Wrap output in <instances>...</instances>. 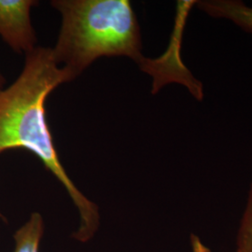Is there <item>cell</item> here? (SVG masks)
Returning a JSON list of instances; mask_svg holds the SVG:
<instances>
[{
    "label": "cell",
    "instance_id": "cell-1",
    "mask_svg": "<svg viewBox=\"0 0 252 252\" xmlns=\"http://www.w3.org/2000/svg\"><path fill=\"white\" fill-rule=\"evenodd\" d=\"M24 68L16 81L0 91V154L26 149L40 159L66 189L80 214L73 238L85 243L97 232V206L84 196L60 162L45 117V101L60 84L74 80L54 60L51 48L36 47L26 54Z\"/></svg>",
    "mask_w": 252,
    "mask_h": 252
},
{
    "label": "cell",
    "instance_id": "cell-2",
    "mask_svg": "<svg viewBox=\"0 0 252 252\" xmlns=\"http://www.w3.org/2000/svg\"><path fill=\"white\" fill-rule=\"evenodd\" d=\"M62 27L53 50L54 60L76 79L97 58L126 56L137 63L141 36L137 19L127 0H56Z\"/></svg>",
    "mask_w": 252,
    "mask_h": 252
},
{
    "label": "cell",
    "instance_id": "cell-3",
    "mask_svg": "<svg viewBox=\"0 0 252 252\" xmlns=\"http://www.w3.org/2000/svg\"><path fill=\"white\" fill-rule=\"evenodd\" d=\"M33 0H0V36L16 53L29 54L36 44L30 9Z\"/></svg>",
    "mask_w": 252,
    "mask_h": 252
},
{
    "label": "cell",
    "instance_id": "cell-4",
    "mask_svg": "<svg viewBox=\"0 0 252 252\" xmlns=\"http://www.w3.org/2000/svg\"><path fill=\"white\" fill-rule=\"evenodd\" d=\"M195 6L207 15L231 21L245 32L252 34V7L240 0H200Z\"/></svg>",
    "mask_w": 252,
    "mask_h": 252
},
{
    "label": "cell",
    "instance_id": "cell-5",
    "mask_svg": "<svg viewBox=\"0 0 252 252\" xmlns=\"http://www.w3.org/2000/svg\"><path fill=\"white\" fill-rule=\"evenodd\" d=\"M43 231L44 222L42 216L37 212L32 213L27 222L20 227L14 234V252H38Z\"/></svg>",
    "mask_w": 252,
    "mask_h": 252
},
{
    "label": "cell",
    "instance_id": "cell-6",
    "mask_svg": "<svg viewBox=\"0 0 252 252\" xmlns=\"http://www.w3.org/2000/svg\"><path fill=\"white\" fill-rule=\"evenodd\" d=\"M234 252H252V183L236 235Z\"/></svg>",
    "mask_w": 252,
    "mask_h": 252
},
{
    "label": "cell",
    "instance_id": "cell-7",
    "mask_svg": "<svg viewBox=\"0 0 252 252\" xmlns=\"http://www.w3.org/2000/svg\"><path fill=\"white\" fill-rule=\"evenodd\" d=\"M191 252H211V250L203 243L202 239L196 234H190Z\"/></svg>",
    "mask_w": 252,
    "mask_h": 252
},
{
    "label": "cell",
    "instance_id": "cell-8",
    "mask_svg": "<svg viewBox=\"0 0 252 252\" xmlns=\"http://www.w3.org/2000/svg\"><path fill=\"white\" fill-rule=\"evenodd\" d=\"M3 84H4V79H3V77L0 74V91L3 89Z\"/></svg>",
    "mask_w": 252,
    "mask_h": 252
},
{
    "label": "cell",
    "instance_id": "cell-9",
    "mask_svg": "<svg viewBox=\"0 0 252 252\" xmlns=\"http://www.w3.org/2000/svg\"><path fill=\"white\" fill-rule=\"evenodd\" d=\"M0 216H1V214H0Z\"/></svg>",
    "mask_w": 252,
    "mask_h": 252
}]
</instances>
